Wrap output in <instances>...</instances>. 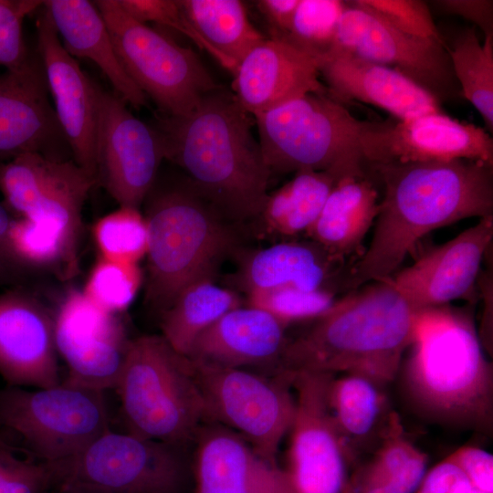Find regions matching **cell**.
<instances>
[{"instance_id":"681fc988","label":"cell","mask_w":493,"mask_h":493,"mask_svg":"<svg viewBox=\"0 0 493 493\" xmlns=\"http://www.w3.org/2000/svg\"><path fill=\"white\" fill-rule=\"evenodd\" d=\"M14 216L0 203V284L16 279L24 271L15 261L8 241Z\"/></svg>"},{"instance_id":"d6986e66","label":"cell","mask_w":493,"mask_h":493,"mask_svg":"<svg viewBox=\"0 0 493 493\" xmlns=\"http://www.w3.org/2000/svg\"><path fill=\"white\" fill-rule=\"evenodd\" d=\"M492 241L493 215L479 218L390 278L416 312L470 299Z\"/></svg>"},{"instance_id":"9c48e42d","label":"cell","mask_w":493,"mask_h":493,"mask_svg":"<svg viewBox=\"0 0 493 493\" xmlns=\"http://www.w3.org/2000/svg\"><path fill=\"white\" fill-rule=\"evenodd\" d=\"M54 486L77 483L110 493H193L188 448L107 430L79 454L48 463Z\"/></svg>"},{"instance_id":"c3c4849f","label":"cell","mask_w":493,"mask_h":493,"mask_svg":"<svg viewBox=\"0 0 493 493\" xmlns=\"http://www.w3.org/2000/svg\"><path fill=\"white\" fill-rule=\"evenodd\" d=\"M299 0H258L256 5L271 32V38L284 40L290 29Z\"/></svg>"},{"instance_id":"44dd1931","label":"cell","mask_w":493,"mask_h":493,"mask_svg":"<svg viewBox=\"0 0 493 493\" xmlns=\"http://www.w3.org/2000/svg\"><path fill=\"white\" fill-rule=\"evenodd\" d=\"M58 356L53 312L24 289L0 294V375L7 385L60 383Z\"/></svg>"},{"instance_id":"816d5d0a","label":"cell","mask_w":493,"mask_h":493,"mask_svg":"<svg viewBox=\"0 0 493 493\" xmlns=\"http://www.w3.org/2000/svg\"><path fill=\"white\" fill-rule=\"evenodd\" d=\"M47 493H110L100 488L77 483H64L54 486Z\"/></svg>"},{"instance_id":"277c9868","label":"cell","mask_w":493,"mask_h":493,"mask_svg":"<svg viewBox=\"0 0 493 493\" xmlns=\"http://www.w3.org/2000/svg\"><path fill=\"white\" fill-rule=\"evenodd\" d=\"M404 366L412 405L439 424L488 435L493 372L471 316L448 305L417 314Z\"/></svg>"},{"instance_id":"d6a6232c","label":"cell","mask_w":493,"mask_h":493,"mask_svg":"<svg viewBox=\"0 0 493 493\" xmlns=\"http://www.w3.org/2000/svg\"><path fill=\"white\" fill-rule=\"evenodd\" d=\"M446 49L461 96L493 131V35L480 41L474 27L457 33Z\"/></svg>"},{"instance_id":"8d00e7d4","label":"cell","mask_w":493,"mask_h":493,"mask_svg":"<svg viewBox=\"0 0 493 493\" xmlns=\"http://www.w3.org/2000/svg\"><path fill=\"white\" fill-rule=\"evenodd\" d=\"M346 5L340 0H299L284 40L319 59L333 47Z\"/></svg>"},{"instance_id":"603a6c76","label":"cell","mask_w":493,"mask_h":493,"mask_svg":"<svg viewBox=\"0 0 493 493\" xmlns=\"http://www.w3.org/2000/svg\"><path fill=\"white\" fill-rule=\"evenodd\" d=\"M233 76L232 92L253 117L305 94L327 91L319 79L316 58L271 37L252 48Z\"/></svg>"},{"instance_id":"9a60e30c","label":"cell","mask_w":493,"mask_h":493,"mask_svg":"<svg viewBox=\"0 0 493 493\" xmlns=\"http://www.w3.org/2000/svg\"><path fill=\"white\" fill-rule=\"evenodd\" d=\"M346 4L332 48L394 69L440 102L461 96L446 43L403 33L351 1Z\"/></svg>"},{"instance_id":"f546056e","label":"cell","mask_w":493,"mask_h":493,"mask_svg":"<svg viewBox=\"0 0 493 493\" xmlns=\"http://www.w3.org/2000/svg\"><path fill=\"white\" fill-rule=\"evenodd\" d=\"M214 58L232 74L244 57L266 37L250 22L240 0H178Z\"/></svg>"},{"instance_id":"1f68e13d","label":"cell","mask_w":493,"mask_h":493,"mask_svg":"<svg viewBox=\"0 0 493 493\" xmlns=\"http://www.w3.org/2000/svg\"><path fill=\"white\" fill-rule=\"evenodd\" d=\"M241 306L236 292L202 280L184 288L160 315L162 336L178 353L188 356L207 328L229 310Z\"/></svg>"},{"instance_id":"db71d44e","label":"cell","mask_w":493,"mask_h":493,"mask_svg":"<svg viewBox=\"0 0 493 493\" xmlns=\"http://www.w3.org/2000/svg\"><path fill=\"white\" fill-rule=\"evenodd\" d=\"M5 439L0 435V442L4 441Z\"/></svg>"},{"instance_id":"74e56055","label":"cell","mask_w":493,"mask_h":493,"mask_svg":"<svg viewBox=\"0 0 493 493\" xmlns=\"http://www.w3.org/2000/svg\"><path fill=\"white\" fill-rule=\"evenodd\" d=\"M142 283V274L138 264L99 257L82 291L103 310L121 314L132 303Z\"/></svg>"},{"instance_id":"4316f807","label":"cell","mask_w":493,"mask_h":493,"mask_svg":"<svg viewBox=\"0 0 493 493\" xmlns=\"http://www.w3.org/2000/svg\"><path fill=\"white\" fill-rule=\"evenodd\" d=\"M65 49L74 58L94 62L117 93L136 110L146 105L145 94L124 70L109 29L94 2L87 0L44 1Z\"/></svg>"},{"instance_id":"8fae6325","label":"cell","mask_w":493,"mask_h":493,"mask_svg":"<svg viewBox=\"0 0 493 493\" xmlns=\"http://www.w3.org/2000/svg\"><path fill=\"white\" fill-rule=\"evenodd\" d=\"M192 363L204 401L205 423L229 428L263 458L278 464L280 442L288 433L295 413L292 373L267 374Z\"/></svg>"},{"instance_id":"7bdbcfd3","label":"cell","mask_w":493,"mask_h":493,"mask_svg":"<svg viewBox=\"0 0 493 493\" xmlns=\"http://www.w3.org/2000/svg\"><path fill=\"white\" fill-rule=\"evenodd\" d=\"M118 3L136 21L142 24L153 22L174 29L214 57L210 47L184 16L178 0H118Z\"/></svg>"},{"instance_id":"7c38bea8","label":"cell","mask_w":493,"mask_h":493,"mask_svg":"<svg viewBox=\"0 0 493 493\" xmlns=\"http://www.w3.org/2000/svg\"><path fill=\"white\" fill-rule=\"evenodd\" d=\"M295 413L288 433V467L298 493H343L358 465L332 416L328 400L332 373L291 372Z\"/></svg>"},{"instance_id":"8992f818","label":"cell","mask_w":493,"mask_h":493,"mask_svg":"<svg viewBox=\"0 0 493 493\" xmlns=\"http://www.w3.org/2000/svg\"><path fill=\"white\" fill-rule=\"evenodd\" d=\"M126 432L189 448L205 423L192 361L162 335L131 339L116 386Z\"/></svg>"},{"instance_id":"52a82bcc","label":"cell","mask_w":493,"mask_h":493,"mask_svg":"<svg viewBox=\"0 0 493 493\" xmlns=\"http://www.w3.org/2000/svg\"><path fill=\"white\" fill-rule=\"evenodd\" d=\"M270 173L327 172L337 180L366 175L362 121L328 92L308 93L254 116Z\"/></svg>"},{"instance_id":"30bf717a","label":"cell","mask_w":493,"mask_h":493,"mask_svg":"<svg viewBox=\"0 0 493 493\" xmlns=\"http://www.w3.org/2000/svg\"><path fill=\"white\" fill-rule=\"evenodd\" d=\"M117 56L131 80L168 116L191 111L216 89L211 73L191 49L130 16L118 0L94 1Z\"/></svg>"},{"instance_id":"f6af8a7d","label":"cell","mask_w":493,"mask_h":493,"mask_svg":"<svg viewBox=\"0 0 493 493\" xmlns=\"http://www.w3.org/2000/svg\"><path fill=\"white\" fill-rule=\"evenodd\" d=\"M473 489L461 468L446 457L425 473L415 493H471Z\"/></svg>"},{"instance_id":"f5cc1de1","label":"cell","mask_w":493,"mask_h":493,"mask_svg":"<svg viewBox=\"0 0 493 493\" xmlns=\"http://www.w3.org/2000/svg\"><path fill=\"white\" fill-rule=\"evenodd\" d=\"M471 493H484V492H481V491H478V490L473 489V491H472Z\"/></svg>"},{"instance_id":"ba28073f","label":"cell","mask_w":493,"mask_h":493,"mask_svg":"<svg viewBox=\"0 0 493 493\" xmlns=\"http://www.w3.org/2000/svg\"><path fill=\"white\" fill-rule=\"evenodd\" d=\"M104 392L65 381L35 390L0 389V427L19 437L35 460L56 463L79 454L110 429Z\"/></svg>"},{"instance_id":"cb8c5ba5","label":"cell","mask_w":493,"mask_h":493,"mask_svg":"<svg viewBox=\"0 0 493 493\" xmlns=\"http://www.w3.org/2000/svg\"><path fill=\"white\" fill-rule=\"evenodd\" d=\"M318 62L328 94L341 103L371 104L397 120L443 111L435 97L386 66L335 47Z\"/></svg>"},{"instance_id":"ac0fdd59","label":"cell","mask_w":493,"mask_h":493,"mask_svg":"<svg viewBox=\"0 0 493 493\" xmlns=\"http://www.w3.org/2000/svg\"><path fill=\"white\" fill-rule=\"evenodd\" d=\"M48 93L39 55L0 74V163L32 152L73 160Z\"/></svg>"},{"instance_id":"f1b7e54d","label":"cell","mask_w":493,"mask_h":493,"mask_svg":"<svg viewBox=\"0 0 493 493\" xmlns=\"http://www.w3.org/2000/svg\"><path fill=\"white\" fill-rule=\"evenodd\" d=\"M386 385L360 373L332 376L328 400L336 425L356 459L362 450L379 445L389 423Z\"/></svg>"},{"instance_id":"3957f363","label":"cell","mask_w":493,"mask_h":493,"mask_svg":"<svg viewBox=\"0 0 493 493\" xmlns=\"http://www.w3.org/2000/svg\"><path fill=\"white\" fill-rule=\"evenodd\" d=\"M417 314L391 278L350 290L288 341L279 372H354L387 385L401 370Z\"/></svg>"},{"instance_id":"4dcf8cb0","label":"cell","mask_w":493,"mask_h":493,"mask_svg":"<svg viewBox=\"0 0 493 493\" xmlns=\"http://www.w3.org/2000/svg\"><path fill=\"white\" fill-rule=\"evenodd\" d=\"M338 180L327 172L301 170L268 194L258 220L267 233L286 240L306 235Z\"/></svg>"},{"instance_id":"836d02e7","label":"cell","mask_w":493,"mask_h":493,"mask_svg":"<svg viewBox=\"0 0 493 493\" xmlns=\"http://www.w3.org/2000/svg\"><path fill=\"white\" fill-rule=\"evenodd\" d=\"M8 241L11 254L23 271L57 268L68 278L78 270V255L58 234L36 222L14 217Z\"/></svg>"},{"instance_id":"7dc6e473","label":"cell","mask_w":493,"mask_h":493,"mask_svg":"<svg viewBox=\"0 0 493 493\" xmlns=\"http://www.w3.org/2000/svg\"><path fill=\"white\" fill-rule=\"evenodd\" d=\"M343 493H401V491L370 459L354 467Z\"/></svg>"},{"instance_id":"d4e9b609","label":"cell","mask_w":493,"mask_h":493,"mask_svg":"<svg viewBox=\"0 0 493 493\" xmlns=\"http://www.w3.org/2000/svg\"><path fill=\"white\" fill-rule=\"evenodd\" d=\"M286 327L263 309L239 306L201 333L187 357L221 367L269 369L276 374L288 341Z\"/></svg>"},{"instance_id":"e0dca14e","label":"cell","mask_w":493,"mask_h":493,"mask_svg":"<svg viewBox=\"0 0 493 493\" xmlns=\"http://www.w3.org/2000/svg\"><path fill=\"white\" fill-rule=\"evenodd\" d=\"M53 314L57 351L68 367L63 381L115 389L131 341L120 314L103 310L79 289L68 290Z\"/></svg>"},{"instance_id":"bcb514c9","label":"cell","mask_w":493,"mask_h":493,"mask_svg":"<svg viewBox=\"0 0 493 493\" xmlns=\"http://www.w3.org/2000/svg\"><path fill=\"white\" fill-rule=\"evenodd\" d=\"M440 11L459 16L478 26L484 37L493 35L492 0H439L432 2Z\"/></svg>"},{"instance_id":"ffe728a7","label":"cell","mask_w":493,"mask_h":493,"mask_svg":"<svg viewBox=\"0 0 493 493\" xmlns=\"http://www.w3.org/2000/svg\"><path fill=\"white\" fill-rule=\"evenodd\" d=\"M37 49L58 122L74 162L96 182L98 84L65 49L47 9L36 20Z\"/></svg>"},{"instance_id":"ab89813d","label":"cell","mask_w":493,"mask_h":493,"mask_svg":"<svg viewBox=\"0 0 493 493\" xmlns=\"http://www.w3.org/2000/svg\"><path fill=\"white\" fill-rule=\"evenodd\" d=\"M351 3L403 33L446 43L424 1L354 0Z\"/></svg>"},{"instance_id":"83f0119b","label":"cell","mask_w":493,"mask_h":493,"mask_svg":"<svg viewBox=\"0 0 493 493\" xmlns=\"http://www.w3.org/2000/svg\"><path fill=\"white\" fill-rule=\"evenodd\" d=\"M380 194L368 174L336 182L305 236L346 259L360 251L379 211Z\"/></svg>"},{"instance_id":"f907efd6","label":"cell","mask_w":493,"mask_h":493,"mask_svg":"<svg viewBox=\"0 0 493 493\" xmlns=\"http://www.w3.org/2000/svg\"><path fill=\"white\" fill-rule=\"evenodd\" d=\"M477 282L481 288L482 297L485 299L484 316H483V339H481L482 345L486 349H489V307L492 308V279L489 274L484 273L483 278L480 274Z\"/></svg>"},{"instance_id":"b9f144b4","label":"cell","mask_w":493,"mask_h":493,"mask_svg":"<svg viewBox=\"0 0 493 493\" xmlns=\"http://www.w3.org/2000/svg\"><path fill=\"white\" fill-rule=\"evenodd\" d=\"M53 487L48 463L19 458L5 440L0 442V493H47Z\"/></svg>"},{"instance_id":"7402d4cb","label":"cell","mask_w":493,"mask_h":493,"mask_svg":"<svg viewBox=\"0 0 493 493\" xmlns=\"http://www.w3.org/2000/svg\"><path fill=\"white\" fill-rule=\"evenodd\" d=\"M193 445V493H298L285 469L227 427L205 423Z\"/></svg>"},{"instance_id":"d590c367","label":"cell","mask_w":493,"mask_h":493,"mask_svg":"<svg viewBox=\"0 0 493 493\" xmlns=\"http://www.w3.org/2000/svg\"><path fill=\"white\" fill-rule=\"evenodd\" d=\"M372 460L401 493H415L425 475L427 456L405 435L394 411Z\"/></svg>"},{"instance_id":"6da1fadb","label":"cell","mask_w":493,"mask_h":493,"mask_svg":"<svg viewBox=\"0 0 493 493\" xmlns=\"http://www.w3.org/2000/svg\"><path fill=\"white\" fill-rule=\"evenodd\" d=\"M383 188L372 240L349 268L348 291L393 277L417 243L463 219L493 215V164L468 159L370 164Z\"/></svg>"},{"instance_id":"5bb4252c","label":"cell","mask_w":493,"mask_h":493,"mask_svg":"<svg viewBox=\"0 0 493 493\" xmlns=\"http://www.w3.org/2000/svg\"><path fill=\"white\" fill-rule=\"evenodd\" d=\"M126 105L98 85L96 178L120 206L139 209L165 160L164 147L156 128Z\"/></svg>"},{"instance_id":"2e32d148","label":"cell","mask_w":493,"mask_h":493,"mask_svg":"<svg viewBox=\"0 0 493 493\" xmlns=\"http://www.w3.org/2000/svg\"><path fill=\"white\" fill-rule=\"evenodd\" d=\"M359 141L365 166L455 159L493 164L491 134L443 111L404 120L362 121Z\"/></svg>"},{"instance_id":"60d3db41","label":"cell","mask_w":493,"mask_h":493,"mask_svg":"<svg viewBox=\"0 0 493 493\" xmlns=\"http://www.w3.org/2000/svg\"><path fill=\"white\" fill-rule=\"evenodd\" d=\"M43 5L40 0H0V66L6 70L24 68L34 56L23 37V22Z\"/></svg>"},{"instance_id":"4fadbf2b","label":"cell","mask_w":493,"mask_h":493,"mask_svg":"<svg viewBox=\"0 0 493 493\" xmlns=\"http://www.w3.org/2000/svg\"><path fill=\"white\" fill-rule=\"evenodd\" d=\"M96 184L72 159L32 152L0 163V192L6 210L14 217L55 231L77 255L82 208Z\"/></svg>"},{"instance_id":"e575fe53","label":"cell","mask_w":493,"mask_h":493,"mask_svg":"<svg viewBox=\"0 0 493 493\" xmlns=\"http://www.w3.org/2000/svg\"><path fill=\"white\" fill-rule=\"evenodd\" d=\"M92 236L100 257L138 264L146 257L148 230L138 208L120 206L97 220Z\"/></svg>"},{"instance_id":"7a4b0ae2","label":"cell","mask_w":493,"mask_h":493,"mask_svg":"<svg viewBox=\"0 0 493 493\" xmlns=\"http://www.w3.org/2000/svg\"><path fill=\"white\" fill-rule=\"evenodd\" d=\"M250 121L232 90L219 86L191 111L159 113L152 123L164 159L236 224L257 219L268 195L271 173Z\"/></svg>"},{"instance_id":"ee69618b","label":"cell","mask_w":493,"mask_h":493,"mask_svg":"<svg viewBox=\"0 0 493 493\" xmlns=\"http://www.w3.org/2000/svg\"><path fill=\"white\" fill-rule=\"evenodd\" d=\"M447 458L456 464L469 479L474 489L493 493V456L476 446H462Z\"/></svg>"},{"instance_id":"484cf974","label":"cell","mask_w":493,"mask_h":493,"mask_svg":"<svg viewBox=\"0 0 493 493\" xmlns=\"http://www.w3.org/2000/svg\"><path fill=\"white\" fill-rule=\"evenodd\" d=\"M345 259L311 239H288L245 257L240 279L246 293L291 287L303 290H333L348 271Z\"/></svg>"},{"instance_id":"f35d334b","label":"cell","mask_w":493,"mask_h":493,"mask_svg":"<svg viewBox=\"0 0 493 493\" xmlns=\"http://www.w3.org/2000/svg\"><path fill=\"white\" fill-rule=\"evenodd\" d=\"M337 300L333 290H303L282 287L247 293V306L267 311L288 326L317 320Z\"/></svg>"},{"instance_id":"5b68a950","label":"cell","mask_w":493,"mask_h":493,"mask_svg":"<svg viewBox=\"0 0 493 493\" xmlns=\"http://www.w3.org/2000/svg\"><path fill=\"white\" fill-rule=\"evenodd\" d=\"M143 203L146 301L161 315L188 286L213 280L222 261L239 246V233L183 173L157 176Z\"/></svg>"}]
</instances>
